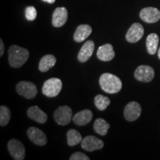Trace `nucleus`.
<instances>
[{
	"label": "nucleus",
	"mask_w": 160,
	"mask_h": 160,
	"mask_svg": "<svg viewBox=\"0 0 160 160\" xmlns=\"http://www.w3.org/2000/svg\"><path fill=\"white\" fill-rule=\"evenodd\" d=\"M62 88V82L58 78H51L45 82L42 87V93L46 97L52 98L59 95Z\"/></svg>",
	"instance_id": "obj_3"
},
{
	"label": "nucleus",
	"mask_w": 160,
	"mask_h": 160,
	"mask_svg": "<svg viewBox=\"0 0 160 160\" xmlns=\"http://www.w3.org/2000/svg\"><path fill=\"white\" fill-rule=\"evenodd\" d=\"M17 92L28 99H34L37 95V88L34 83L28 81H22L17 85Z\"/></svg>",
	"instance_id": "obj_4"
},
{
	"label": "nucleus",
	"mask_w": 160,
	"mask_h": 160,
	"mask_svg": "<svg viewBox=\"0 0 160 160\" xmlns=\"http://www.w3.org/2000/svg\"><path fill=\"white\" fill-rule=\"evenodd\" d=\"M159 41V36L157 33H151L148 36L146 39V48L148 53L151 55H154L157 53Z\"/></svg>",
	"instance_id": "obj_20"
},
{
	"label": "nucleus",
	"mask_w": 160,
	"mask_h": 160,
	"mask_svg": "<svg viewBox=\"0 0 160 160\" xmlns=\"http://www.w3.org/2000/svg\"><path fill=\"white\" fill-rule=\"evenodd\" d=\"M27 114L30 119L34 120L35 122L40 124L45 123L48 120L47 114L38 106H32L29 108L27 111Z\"/></svg>",
	"instance_id": "obj_16"
},
{
	"label": "nucleus",
	"mask_w": 160,
	"mask_h": 160,
	"mask_svg": "<svg viewBox=\"0 0 160 160\" xmlns=\"http://www.w3.org/2000/svg\"><path fill=\"white\" fill-rule=\"evenodd\" d=\"M68 16V11L65 8H57L52 17V24L56 28L62 27L67 22Z\"/></svg>",
	"instance_id": "obj_13"
},
{
	"label": "nucleus",
	"mask_w": 160,
	"mask_h": 160,
	"mask_svg": "<svg viewBox=\"0 0 160 160\" xmlns=\"http://www.w3.org/2000/svg\"><path fill=\"white\" fill-rule=\"evenodd\" d=\"M154 70L151 66L140 65L136 69L134 77L138 81L143 82H149L154 78Z\"/></svg>",
	"instance_id": "obj_7"
},
{
	"label": "nucleus",
	"mask_w": 160,
	"mask_h": 160,
	"mask_svg": "<svg viewBox=\"0 0 160 160\" xmlns=\"http://www.w3.org/2000/svg\"><path fill=\"white\" fill-rule=\"evenodd\" d=\"M68 144L70 146H75L82 142V138L79 132L75 129H71L67 133Z\"/></svg>",
	"instance_id": "obj_22"
},
{
	"label": "nucleus",
	"mask_w": 160,
	"mask_h": 160,
	"mask_svg": "<svg viewBox=\"0 0 160 160\" xmlns=\"http://www.w3.org/2000/svg\"><path fill=\"white\" fill-rule=\"evenodd\" d=\"M94 103L96 107L99 111H105L111 104V100L108 97L99 94L97 95L94 98Z\"/></svg>",
	"instance_id": "obj_23"
},
{
	"label": "nucleus",
	"mask_w": 160,
	"mask_h": 160,
	"mask_svg": "<svg viewBox=\"0 0 160 160\" xmlns=\"http://www.w3.org/2000/svg\"><path fill=\"white\" fill-rule=\"evenodd\" d=\"M110 128V125L105 119L99 118L96 119L93 124V129L98 134L101 136H105Z\"/></svg>",
	"instance_id": "obj_21"
},
{
	"label": "nucleus",
	"mask_w": 160,
	"mask_h": 160,
	"mask_svg": "<svg viewBox=\"0 0 160 160\" xmlns=\"http://www.w3.org/2000/svg\"><path fill=\"white\" fill-rule=\"evenodd\" d=\"M98 59L103 62H109L114 58L115 52L111 44H105L98 48L97 53Z\"/></svg>",
	"instance_id": "obj_15"
},
{
	"label": "nucleus",
	"mask_w": 160,
	"mask_h": 160,
	"mask_svg": "<svg viewBox=\"0 0 160 160\" xmlns=\"http://www.w3.org/2000/svg\"><path fill=\"white\" fill-rule=\"evenodd\" d=\"M141 112V105L137 102H131L125 106L124 110V117L128 122H133L140 117Z\"/></svg>",
	"instance_id": "obj_8"
},
{
	"label": "nucleus",
	"mask_w": 160,
	"mask_h": 160,
	"mask_svg": "<svg viewBox=\"0 0 160 160\" xmlns=\"http://www.w3.org/2000/svg\"><path fill=\"white\" fill-rule=\"evenodd\" d=\"M93 119V113L91 110L85 109L78 112L73 116V121L76 125L79 126L86 125Z\"/></svg>",
	"instance_id": "obj_17"
},
{
	"label": "nucleus",
	"mask_w": 160,
	"mask_h": 160,
	"mask_svg": "<svg viewBox=\"0 0 160 160\" xmlns=\"http://www.w3.org/2000/svg\"><path fill=\"white\" fill-rule=\"evenodd\" d=\"M57 62V59L53 55H45L40 59L39 69L42 72H47L51 68H53Z\"/></svg>",
	"instance_id": "obj_19"
},
{
	"label": "nucleus",
	"mask_w": 160,
	"mask_h": 160,
	"mask_svg": "<svg viewBox=\"0 0 160 160\" xmlns=\"http://www.w3.org/2000/svg\"><path fill=\"white\" fill-rule=\"evenodd\" d=\"M82 148L85 151L91 152L100 150L104 147V142L94 136H88L82 139L81 142Z\"/></svg>",
	"instance_id": "obj_9"
},
{
	"label": "nucleus",
	"mask_w": 160,
	"mask_h": 160,
	"mask_svg": "<svg viewBox=\"0 0 160 160\" xmlns=\"http://www.w3.org/2000/svg\"><path fill=\"white\" fill-rule=\"evenodd\" d=\"M11 119V111L7 106L1 105L0 107V125L6 126Z\"/></svg>",
	"instance_id": "obj_24"
},
{
	"label": "nucleus",
	"mask_w": 160,
	"mask_h": 160,
	"mask_svg": "<svg viewBox=\"0 0 160 160\" xmlns=\"http://www.w3.org/2000/svg\"><path fill=\"white\" fill-rule=\"evenodd\" d=\"M144 31V28L141 24L133 23L126 33V40L131 43L137 42L142 38Z\"/></svg>",
	"instance_id": "obj_10"
},
{
	"label": "nucleus",
	"mask_w": 160,
	"mask_h": 160,
	"mask_svg": "<svg viewBox=\"0 0 160 160\" xmlns=\"http://www.w3.org/2000/svg\"><path fill=\"white\" fill-rule=\"evenodd\" d=\"M37 16V10L33 6H28L25 9V17L28 21H33Z\"/></svg>",
	"instance_id": "obj_25"
},
{
	"label": "nucleus",
	"mask_w": 160,
	"mask_h": 160,
	"mask_svg": "<svg viewBox=\"0 0 160 160\" xmlns=\"http://www.w3.org/2000/svg\"><path fill=\"white\" fill-rule=\"evenodd\" d=\"M29 51L18 45H12L8 50V62L11 67L18 68L22 66L29 58Z\"/></svg>",
	"instance_id": "obj_2"
},
{
	"label": "nucleus",
	"mask_w": 160,
	"mask_h": 160,
	"mask_svg": "<svg viewBox=\"0 0 160 160\" xmlns=\"http://www.w3.org/2000/svg\"><path fill=\"white\" fill-rule=\"evenodd\" d=\"M158 57H159V59H160V48L158 50Z\"/></svg>",
	"instance_id": "obj_29"
},
{
	"label": "nucleus",
	"mask_w": 160,
	"mask_h": 160,
	"mask_svg": "<svg viewBox=\"0 0 160 160\" xmlns=\"http://www.w3.org/2000/svg\"><path fill=\"white\" fill-rule=\"evenodd\" d=\"M42 1L45 2H48V3H50V4H53L55 2L56 0H42Z\"/></svg>",
	"instance_id": "obj_28"
},
{
	"label": "nucleus",
	"mask_w": 160,
	"mask_h": 160,
	"mask_svg": "<svg viewBox=\"0 0 160 160\" xmlns=\"http://www.w3.org/2000/svg\"><path fill=\"white\" fill-rule=\"evenodd\" d=\"M139 17L147 23H155L160 19V11L156 8H145L140 11Z\"/></svg>",
	"instance_id": "obj_12"
},
{
	"label": "nucleus",
	"mask_w": 160,
	"mask_h": 160,
	"mask_svg": "<svg viewBox=\"0 0 160 160\" xmlns=\"http://www.w3.org/2000/svg\"><path fill=\"white\" fill-rule=\"evenodd\" d=\"M95 45L92 40H88L82 45L78 53V60L80 62H85L93 54Z\"/></svg>",
	"instance_id": "obj_14"
},
{
	"label": "nucleus",
	"mask_w": 160,
	"mask_h": 160,
	"mask_svg": "<svg viewBox=\"0 0 160 160\" xmlns=\"http://www.w3.org/2000/svg\"><path fill=\"white\" fill-rule=\"evenodd\" d=\"M72 110L67 105L60 106L56 110L53 114L55 121L60 125H66L70 123L72 119Z\"/></svg>",
	"instance_id": "obj_6"
},
{
	"label": "nucleus",
	"mask_w": 160,
	"mask_h": 160,
	"mask_svg": "<svg viewBox=\"0 0 160 160\" xmlns=\"http://www.w3.org/2000/svg\"><path fill=\"white\" fill-rule=\"evenodd\" d=\"M8 149L16 160H23L25 157V148L23 144L17 139H12L8 143Z\"/></svg>",
	"instance_id": "obj_5"
},
{
	"label": "nucleus",
	"mask_w": 160,
	"mask_h": 160,
	"mask_svg": "<svg viewBox=\"0 0 160 160\" xmlns=\"http://www.w3.org/2000/svg\"><path fill=\"white\" fill-rule=\"evenodd\" d=\"M4 51H5V45H4L2 39H0V57L3 55Z\"/></svg>",
	"instance_id": "obj_27"
},
{
	"label": "nucleus",
	"mask_w": 160,
	"mask_h": 160,
	"mask_svg": "<svg viewBox=\"0 0 160 160\" xmlns=\"http://www.w3.org/2000/svg\"><path fill=\"white\" fill-rule=\"evenodd\" d=\"M99 85L104 91L111 94L117 93L122 88L121 79L117 76L109 73H105L101 75L99 78Z\"/></svg>",
	"instance_id": "obj_1"
},
{
	"label": "nucleus",
	"mask_w": 160,
	"mask_h": 160,
	"mask_svg": "<svg viewBox=\"0 0 160 160\" xmlns=\"http://www.w3.org/2000/svg\"><path fill=\"white\" fill-rule=\"evenodd\" d=\"M92 33V28L88 25H81L77 27L73 39L77 42H82L85 40Z\"/></svg>",
	"instance_id": "obj_18"
},
{
	"label": "nucleus",
	"mask_w": 160,
	"mask_h": 160,
	"mask_svg": "<svg viewBox=\"0 0 160 160\" xmlns=\"http://www.w3.org/2000/svg\"><path fill=\"white\" fill-rule=\"evenodd\" d=\"M89 157L82 152H76L70 157V160H89Z\"/></svg>",
	"instance_id": "obj_26"
},
{
	"label": "nucleus",
	"mask_w": 160,
	"mask_h": 160,
	"mask_svg": "<svg viewBox=\"0 0 160 160\" xmlns=\"http://www.w3.org/2000/svg\"><path fill=\"white\" fill-rule=\"evenodd\" d=\"M28 137L35 145L44 146L47 143V137L42 131L36 127H31L28 130Z\"/></svg>",
	"instance_id": "obj_11"
}]
</instances>
